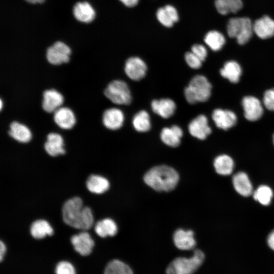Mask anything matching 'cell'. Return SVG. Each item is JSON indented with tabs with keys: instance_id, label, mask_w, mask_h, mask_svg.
Here are the masks:
<instances>
[{
	"instance_id": "obj_1",
	"label": "cell",
	"mask_w": 274,
	"mask_h": 274,
	"mask_svg": "<svg viewBox=\"0 0 274 274\" xmlns=\"http://www.w3.org/2000/svg\"><path fill=\"white\" fill-rule=\"evenodd\" d=\"M62 219L68 225L80 229L87 230L93 223L91 209L83 207L81 198L74 197L66 200L62 209Z\"/></svg>"
},
{
	"instance_id": "obj_2",
	"label": "cell",
	"mask_w": 274,
	"mask_h": 274,
	"mask_svg": "<svg viewBox=\"0 0 274 274\" xmlns=\"http://www.w3.org/2000/svg\"><path fill=\"white\" fill-rule=\"evenodd\" d=\"M179 180L178 173L167 165L152 167L144 177L145 183L158 191H170L177 186Z\"/></svg>"
},
{
	"instance_id": "obj_3",
	"label": "cell",
	"mask_w": 274,
	"mask_h": 274,
	"mask_svg": "<svg viewBox=\"0 0 274 274\" xmlns=\"http://www.w3.org/2000/svg\"><path fill=\"white\" fill-rule=\"evenodd\" d=\"M212 84L203 75L194 76L184 91L187 101L190 104L205 102L211 96Z\"/></svg>"
},
{
	"instance_id": "obj_4",
	"label": "cell",
	"mask_w": 274,
	"mask_h": 274,
	"mask_svg": "<svg viewBox=\"0 0 274 274\" xmlns=\"http://www.w3.org/2000/svg\"><path fill=\"white\" fill-rule=\"evenodd\" d=\"M205 258L203 252L195 250L190 258L179 257L174 259L166 269V274H193L202 264Z\"/></svg>"
},
{
	"instance_id": "obj_5",
	"label": "cell",
	"mask_w": 274,
	"mask_h": 274,
	"mask_svg": "<svg viewBox=\"0 0 274 274\" xmlns=\"http://www.w3.org/2000/svg\"><path fill=\"white\" fill-rule=\"evenodd\" d=\"M228 36L235 38L239 45H244L251 38L253 31V24L247 17L232 18L227 24Z\"/></svg>"
},
{
	"instance_id": "obj_6",
	"label": "cell",
	"mask_w": 274,
	"mask_h": 274,
	"mask_svg": "<svg viewBox=\"0 0 274 274\" xmlns=\"http://www.w3.org/2000/svg\"><path fill=\"white\" fill-rule=\"evenodd\" d=\"M104 93L108 99L116 105H128L132 100L130 89L124 81H111L106 87Z\"/></svg>"
},
{
	"instance_id": "obj_7",
	"label": "cell",
	"mask_w": 274,
	"mask_h": 274,
	"mask_svg": "<svg viewBox=\"0 0 274 274\" xmlns=\"http://www.w3.org/2000/svg\"><path fill=\"white\" fill-rule=\"evenodd\" d=\"M71 50L65 43L57 41L46 50V57L52 65H60L67 63L70 59Z\"/></svg>"
},
{
	"instance_id": "obj_8",
	"label": "cell",
	"mask_w": 274,
	"mask_h": 274,
	"mask_svg": "<svg viewBox=\"0 0 274 274\" xmlns=\"http://www.w3.org/2000/svg\"><path fill=\"white\" fill-rule=\"evenodd\" d=\"M147 70L145 62L139 57H131L125 62L124 71L132 80L139 81L145 77Z\"/></svg>"
},
{
	"instance_id": "obj_9",
	"label": "cell",
	"mask_w": 274,
	"mask_h": 274,
	"mask_svg": "<svg viewBox=\"0 0 274 274\" xmlns=\"http://www.w3.org/2000/svg\"><path fill=\"white\" fill-rule=\"evenodd\" d=\"M246 119L250 121H255L259 119L263 115V109L260 100L252 96H246L242 101Z\"/></svg>"
},
{
	"instance_id": "obj_10",
	"label": "cell",
	"mask_w": 274,
	"mask_h": 274,
	"mask_svg": "<svg viewBox=\"0 0 274 274\" xmlns=\"http://www.w3.org/2000/svg\"><path fill=\"white\" fill-rule=\"evenodd\" d=\"M42 108L48 113H54L64 102L62 94L55 89H47L42 94Z\"/></svg>"
},
{
	"instance_id": "obj_11",
	"label": "cell",
	"mask_w": 274,
	"mask_h": 274,
	"mask_svg": "<svg viewBox=\"0 0 274 274\" xmlns=\"http://www.w3.org/2000/svg\"><path fill=\"white\" fill-rule=\"evenodd\" d=\"M188 130L193 136L203 140L211 134L212 129L208 124L207 117L202 114L197 116L190 121Z\"/></svg>"
},
{
	"instance_id": "obj_12",
	"label": "cell",
	"mask_w": 274,
	"mask_h": 274,
	"mask_svg": "<svg viewBox=\"0 0 274 274\" xmlns=\"http://www.w3.org/2000/svg\"><path fill=\"white\" fill-rule=\"evenodd\" d=\"M71 242L75 251L82 256L89 255L94 245L90 235L85 231L73 235Z\"/></svg>"
},
{
	"instance_id": "obj_13",
	"label": "cell",
	"mask_w": 274,
	"mask_h": 274,
	"mask_svg": "<svg viewBox=\"0 0 274 274\" xmlns=\"http://www.w3.org/2000/svg\"><path fill=\"white\" fill-rule=\"evenodd\" d=\"M53 120L59 128L66 130L72 129L76 122L74 112L66 107H60L54 112Z\"/></svg>"
},
{
	"instance_id": "obj_14",
	"label": "cell",
	"mask_w": 274,
	"mask_h": 274,
	"mask_svg": "<svg viewBox=\"0 0 274 274\" xmlns=\"http://www.w3.org/2000/svg\"><path fill=\"white\" fill-rule=\"evenodd\" d=\"M124 115L119 109L111 108L106 110L102 116V121L107 128L115 130L120 128L123 124Z\"/></svg>"
},
{
	"instance_id": "obj_15",
	"label": "cell",
	"mask_w": 274,
	"mask_h": 274,
	"mask_svg": "<svg viewBox=\"0 0 274 274\" xmlns=\"http://www.w3.org/2000/svg\"><path fill=\"white\" fill-rule=\"evenodd\" d=\"M212 119L217 127L227 130L234 126L237 122L235 114L231 111L217 109L214 110Z\"/></svg>"
},
{
	"instance_id": "obj_16",
	"label": "cell",
	"mask_w": 274,
	"mask_h": 274,
	"mask_svg": "<svg viewBox=\"0 0 274 274\" xmlns=\"http://www.w3.org/2000/svg\"><path fill=\"white\" fill-rule=\"evenodd\" d=\"M253 31L261 39H267L274 36V20L268 16H263L253 24Z\"/></svg>"
},
{
	"instance_id": "obj_17",
	"label": "cell",
	"mask_w": 274,
	"mask_h": 274,
	"mask_svg": "<svg viewBox=\"0 0 274 274\" xmlns=\"http://www.w3.org/2000/svg\"><path fill=\"white\" fill-rule=\"evenodd\" d=\"M173 240L176 247L181 250H190L196 246L194 233L190 230H177L174 234Z\"/></svg>"
},
{
	"instance_id": "obj_18",
	"label": "cell",
	"mask_w": 274,
	"mask_h": 274,
	"mask_svg": "<svg viewBox=\"0 0 274 274\" xmlns=\"http://www.w3.org/2000/svg\"><path fill=\"white\" fill-rule=\"evenodd\" d=\"M63 146V139L60 134L55 132H50L47 134L44 149L49 155L56 156L64 154L65 151Z\"/></svg>"
},
{
	"instance_id": "obj_19",
	"label": "cell",
	"mask_w": 274,
	"mask_h": 274,
	"mask_svg": "<svg viewBox=\"0 0 274 274\" xmlns=\"http://www.w3.org/2000/svg\"><path fill=\"white\" fill-rule=\"evenodd\" d=\"M154 113L163 118H168L172 116L176 109V105L170 98L154 99L151 104Z\"/></svg>"
},
{
	"instance_id": "obj_20",
	"label": "cell",
	"mask_w": 274,
	"mask_h": 274,
	"mask_svg": "<svg viewBox=\"0 0 274 274\" xmlns=\"http://www.w3.org/2000/svg\"><path fill=\"white\" fill-rule=\"evenodd\" d=\"M8 133L14 140L22 143H28L32 138L30 129L26 125L16 121L10 124Z\"/></svg>"
},
{
	"instance_id": "obj_21",
	"label": "cell",
	"mask_w": 274,
	"mask_h": 274,
	"mask_svg": "<svg viewBox=\"0 0 274 274\" xmlns=\"http://www.w3.org/2000/svg\"><path fill=\"white\" fill-rule=\"evenodd\" d=\"M183 134L180 127L174 125L170 127L163 128L160 133V139L165 145L172 147H178L181 143Z\"/></svg>"
},
{
	"instance_id": "obj_22",
	"label": "cell",
	"mask_w": 274,
	"mask_h": 274,
	"mask_svg": "<svg viewBox=\"0 0 274 274\" xmlns=\"http://www.w3.org/2000/svg\"><path fill=\"white\" fill-rule=\"evenodd\" d=\"M232 183L235 191L243 196H249L253 193L251 182L244 172L235 174L232 178Z\"/></svg>"
},
{
	"instance_id": "obj_23",
	"label": "cell",
	"mask_w": 274,
	"mask_h": 274,
	"mask_svg": "<svg viewBox=\"0 0 274 274\" xmlns=\"http://www.w3.org/2000/svg\"><path fill=\"white\" fill-rule=\"evenodd\" d=\"M73 14L76 19L79 21L89 23L95 17V11L87 2L77 3L74 7Z\"/></svg>"
},
{
	"instance_id": "obj_24",
	"label": "cell",
	"mask_w": 274,
	"mask_h": 274,
	"mask_svg": "<svg viewBox=\"0 0 274 274\" xmlns=\"http://www.w3.org/2000/svg\"><path fill=\"white\" fill-rule=\"evenodd\" d=\"M221 75L232 83L238 82L242 71L240 65L236 61H227L220 71Z\"/></svg>"
},
{
	"instance_id": "obj_25",
	"label": "cell",
	"mask_w": 274,
	"mask_h": 274,
	"mask_svg": "<svg viewBox=\"0 0 274 274\" xmlns=\"http://www.w3.org/2000/svg\"><path fill=\"white\" fill-rule=\"evenodd\" d=\"M110 184L108 180L98 175H91L86 181L88 190L95 194H101L108 190Z\"/></svg>"
},
{
	"instance_id": "obj_26",
	"label": "cell",
	"mask_w": 274,
	"mask_h": 274,
	"mask_svg": "<svg viewBox=\"0 0 274 274\" xmlns=\"http://www.w3.org/2000/svg\"><path fill=\"white\" fill-rule=\"evenodd\" d=\"M214 166L218 174L227 176L233 172L234 162L229 156L222 154L219 155L215 159Z\"/></svg>"
},
{
	"instance_id": "obj_27",
	"label": "cell",
	"mask_w": 274,
	"mask_h": 274,
	"mask_svg": "<svg viewBox=\"0 0 274 274\" xmlns=\"http://www.w3.org/2000/svg\"><path fill=\"white\" fill-rule=\"evenodd\" d=\"M215 5L218 12L222 15L236 13L242 9L243 5L242 0H216Z\"/></svg>"
},
{
	"instance_id": "obj_28",
	"label": "cell",
	"mask_w": 274,
	"mask_h": 274,
	"mask_svg": "<svg viewBox=\"0 0 274 274\" xmlns=\"http://www.w3.org/2000/svg\"><path fill=\"white\" fill-rule=\"evenodd\" d=\"M31 236L36 239H41L47 235H51L53 230L49 223L44 220H38L33 222L30 228Z\"/></svg>"
},
{
	"instance_id": "obj_29",
	"label": "cell",
	"mask_w": 274,
	"mask_h": 274,
	"mask_svg": "<svg viewBox=\"0 0 274 274\" xmlns=\"http://www.w3.org/2000/svg\"><path fill=\"white\" fill-rule=\"evenodd\" d=\"M94 229L97 235L101 237L114 236L118 231L116 223L110 218L98 221L95 225Z\"/></svg>"
},
{
	"instance_id": "obj_30",
	"label": "cell",
	"mask_w": 274,
	"mask_h": 274,
	"mask_svg": "<svg viewBox=\"0 0 274 274\" xmlns=\"http://www.w3.org/2000/svg\"><path fill=\"white\" fill-rule=\"evenodd\" d=\"M204 41L211 50L217 51L222 48L226 40L221 32L217 30H211L206 35Z\"/></svg>"
},
{
	"instance_id": "obj_31",
	"label": "cell",
	"mask_w": 274,
	"mask_h": 274,
	"mask_svg": "<svg viewBox=\"0 0 274 274\" xmlns=\"http://www.w3.org/2000/svg\"><path fill=\"white\" fill-rule=\"evenodd\" d=\"M104 274H133L131 268L118 259L111 260L106 265Z\"/></svg>"
},
{
	"instance_id": "obj_32",
	"label": "cell",
	"mask_w": 274,
	"mask_h": 274,
	"mask_svg": "<svg viewBox=\"0 0 274 274\" xmlns=\"http://www.w3.org/2000/svg\"><path fill=\"white\" fill-rule=\"evenodd\" d=\"M132 125L138 132L149 131L151 128V122L148 113L145 110H141L136 113L132 119Z\"/></svg>"
},
{
	"instance_id": "obj_33",
	"label": "cell",
	"mask_w": 274,
	"mask_h": 274,
	"mask_svg": "<svg viewBox=\"0 0 274 274\" xmlns=\"http://www.w3.org/2000/svg\"><path fill=\"white\" fill-rule=\"evenodd\" d=\"M252 194L254 199L263 206L269 205L273 196L271 189L266 185L259 186Z\"/></svg>"
},
{
	"instance_id": "obj_34",
	"label": "cell",
	"mask_w": 274,
	"mask_h": 274,
	"mask_svg": "<svg viewBox=\"0 0 274 274\" xmlns=\"http://www.w3.org/2000/svg\"><path fill=\"white\" fill-rule=\"evenodd\" d=\"M156 17L159 22L167 27H172L174 22L166 12L164 7L159 8L156 12Z\"/></svg>"
},
{
	"instance_id": "obj_35",
	"label": "cell",
	"mask_w": 274,
	"mask_h": 274,
	"mask_svg": "<svg viewBox=\"0 0 274 274\" xmlns=\"http://www.w3.org/2000/svg\"><path fill=\"white\" fill-rule=\"evenodd\" d=\"M56 274H76V270L72 263L66 261L59 262L55 268Z\"/></svg>"
},
{
	"instance_id": "obj_36",
	"label": "cell",
	"mask_w": 274,
	"mask_h": 274,
	"mask_svg": "<svg viewBox=\"0 0 274 274\" xmlns=\"http://www.w3.org/2000/svg\"><path fill=\"white\" fill-rule=\"evenodd\" d=\"M187 64L193 69H198L202 65V61L191 51L187 52L184 56Z\"/></svg>"
},
{
	"instance_id": "obj_37",
	"label": "cell",
	"mask_w": 274,
	"mask_h": 274,
	"mask_svg": "<svg viewBox=\"0 0 274 274\" xmlns=\"http://www.w3.org/2000/svg\"><path fill=\"white\" fill-rule=\"evenodd\" d=\"M263 101L267 109L274 111V88L268 89L264 92Z\"/></svg>"
},
{
	"instance_id": "obj_38",
	"label": "cell",
	"mask_w": 274,
	"mask_h": 274,
	"mask_svg": "<svg viewBox=\"0 0 274 274\" xmlns=\"http://www.w3.org/2000/svg\"><path fill=\"white\" fill-rule=\"evenodd\" d=\"M191 52L202 61L205 60L208 52L206 48L201 44H194L191 47Z\"/></svg>"
},
{
	"instance_id": "obj_39",
	"label": "cell",
	"mask_w": 274,
	"mask_h": 274,
	"mask_svg": "<svg viewBox=\"0 0 274 274\" xmlns=\"http://www.w3.org/2000/svg\"><path fill=\"white\" fill-rule=\"evenodd\" d=\"M168 15L175 23L179 20V15L176 9L172 5H167L164 7Z\"/></svg>"
},
{
	"instance_id": "obj_40",
	"label": "cell",
	"mask_w": 274,
	"mask_h": 274,
	"mask_svg": "<svg viewBox=\"0 0 274 274\" xmlns=\"http://www.w3.org/2000/svg\"><path fill=\"white\" fill-rule=\"evenodd\" d=\"M267 241L269 248L274 251V230L269 233Z\"/></svg>"
},
{
	"instance_id": "obj_41",
	"label": "cell",
	"mask_w": 274,
	"mask_h": 274,
	"mask_svg": "<svg viewBox=\"0 0 274 274\" xmlns=\"http://www.w3.org/2000/svg\"><path fill=\"white\" fill-rule=\"evenodd\" d=\"M125 6L128 7H133L136 6L139 0H120Z\"/></svg>"
},
{
	"instance_id": "obj_42",
	"label": "cell",
	"mask_w": 274,
	"mask_h": 274,
	"mask_svg": "<svg viewBox=\"0 0 274 274\" xmlns=\"http://www.w3.org/2000/svg\"><path fill=\"white\" fill-rule=\"evenodd\" d=\"M6 252V245L2 241H1L0 242V260L1 261H2L3 260Z\"/></svg>"
},
{
	"instance_id": "obj_43",
	"label": "cell",
	"mask_w": 274,
	"mask_h": 274,
	"mask_svg": "<svg viewBox=\"0 0 274 274\" xmlns=\"http://www.w3.org/2000/svg\"><path fill=\"white\" fill-rule=\"evenodd\" d=\"M25 1L31 4H36V3H42L44 2L45 0H25Z\"/></svg>"
},
{
	"instance_id": "obj_44",
	"label": "cell",
	"mask_w": 274,
	"mask_h": 274,
	"mask_svg": "<svg viewBox=\"0 0 274 274\" xmlns=\"http://www.w3.org/2000/svg\"><path fill=\"white\" fill-rule=\"evenodd\" d=\"M3 108V101L2 99L0 100V109L2 110Z\"/></svg>"
},
{
	"instance_id": "obj_45",
	"label": "cell",
	"mask_w": 274,
	"mask_h": 274,
	"mask_svg": "<svg viewBox=\"0 0 274 274\" xmlns=\"http://www.w3.org/2000/svg\"><path fill=\"white\" fill-rule=\"evenodd\" d=\"M273 144H274V134L273 135Z\"/></svg>"
}]
</instances>
